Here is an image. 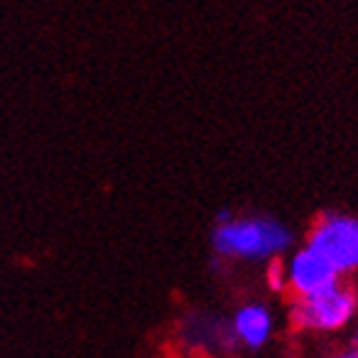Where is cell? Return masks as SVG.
<instances>
[{"instance_id":"6da1fadb","label":"cell","mask_w":358,"mask_h":358,"mask_svg":"<svg viewBox=\"0 0 358 358\" xmlns=\"http://www.w3.org/2000/svg\"><path fill=\"white\" fill-rule=\"evenodd\" d=\"M210 243L217 259L268 262L289 251L294 233L271 215H233L228 223H215Z\"/></svg>"},{"instance_id":"7a4b0ae2","label":"cell","mask_w":358,"mask_h":358,"mask_svg":"<svg viewBox=\"0 0 358 358\" xmlns=\"http://www.w3.org/2000/svg\"><path fill=\"white\" fill-rule=\"evenodd\" d=\"M358 315V289L338 279L325 289L294 297L289 307V322L302 333H338L345 330Z\"/></svg>"},{"instance_id":"3957f363","label":"cell","mask_w":358,"mask_h":358,"mask_svg":"<svg viewBox=\"0 0 358 358\" xmlns=\"http://www.w3.org/2000/svg\"><path fill=\"white\" fill-rule=\"evenodd\" d=\"M307 243L317 248L341 276L358 271V217L348 213H322L307 233Z\"/></svg>"},{"instance_id":"277c9868","label":"cell","mask_w":358,"mask_h":358,"mask_svg":"<svg viewBox=\"0 0 358 358\" xmlns=\"http://www.w3.org/2000/svg\"><path fill=\"white\" fill-rule=\"evenodd\" d=\"M284 274H287V289L294 297L315 294V292L325 289V287H330L338 279H343L333 268V264L317 248L310 246V243L292 251L289 259L284 262Z\"/></svg>"},{"instance_id":"5b68a950","label":"cell","mask_w":358,"mask_h":358,"mask_svg":"<svg viewBox=\"0 0 358 358\" xmlns=\"http://www.w3.org/2000/svg\"><path fill=\"white\" fill-rule=\"evenodd\" d=\"M231 330L241 348L262 351L274 336V315L264 302H248L233 313Z\"/></svg>"},{"instance_id":"8992f818","label":"cell","mask_w":358,"mask_h":358,"mask_svg":"<svg viewBox=\"0 0 358 358\" xmlns=\"http://www.w3.org/2000/svg\"><path fill=\"white\" fill-rule=\"evenodd\" d=\"M264 276H266V284H268V289H271V292H284V289H287V274H284L282 256H276V259H268Z\"/></svg>"},{"instance_id":"52a82bcc","label":"cell","mask_w":358,"mask_h":358,"mask_svg":"<svg viewBox=\"0 0 358 358\" xmlns=\"http://www.w3.org/2000/svg\"><path fill=\"white\" fill-rule=\"evenodd\" d=\"M325 358H358V348H345V351H338L333 353V356H325Z\"/></svg>"},{"instance_id":"ba28073f","label":"cell","mask_w":358,"mask_h":358,"mask_svg":"<svg viewBox=\"0 0 358 358\" xmlns=\"http://www.w3.org/2000/svg\"><path fill=\"white\" fill-rule=\"evenodd\" d=\"M231 217H233V210H231V208H223V210H217L215 223H228Z\"/></svg>"},{"instance_id":"9c48e42d","label":"cell","mask_w":358,"mask_h":358,"mask_svg":"<svg viewBox=\"0 0 358 358\" xmlns=\"http://www.w3.org/2000/svg\"><path fill=\"white\" fill-rule=\"evenodd\" d=\"M353 325V336H351V345L353 348H358V315H356V320L351 322Z\"/></svg>"}]
</instances>
